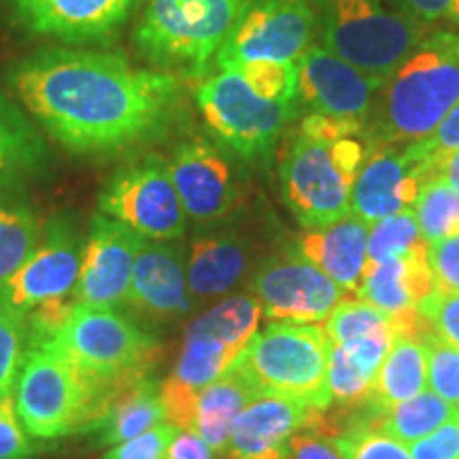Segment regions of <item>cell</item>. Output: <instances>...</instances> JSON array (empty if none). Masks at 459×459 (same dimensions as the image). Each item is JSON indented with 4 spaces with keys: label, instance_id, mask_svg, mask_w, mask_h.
<instances>
[{
    "label": "cell",
    "instance_id": "obj_1",
    "mask_svg": "<svg viewBox=\"0 0 459 459\" xmlns=\"http://www.w3.org/2000/svg\"><path fill=\"white\" fill-rule=\"evenodd\" d=\"M17 99L68 152L117 156L164 134L181 111V77L108 51L51 49L17 62Z\"/></svg>",
    "mask_w": 459,
    "mask_h": 459
},
{
    "label": "cell",
    "instance_id": "obj_2",
    "mask_svg": "<svg viewBox=\"0 0 459 459\" xmlns=\"http://www.w3.org/2000/svg\"><path fill=\"white\" fill-rule=\"evenodd\" d=\"M375 143L368 126L308 113L287 143L279 179L285 204L307 230L351 213L355 177Z\"/></svg>",
    "mask_w": 459,
    "mask_h": 459
},
{
    "label": "cell",
    "instance_id": "obj_3",
    "mask_svg": "<svg viewBox=\"0 0 459 459\" xmlns=\"http://www.w3.org/2000/svg\"><path fill=\"white\" fill-rule=\"evenodd\" d=\"M459 102V34L423 39L378 91L368 128L375 145L426 139Z\"/></svg>",
    "mask_w": 459,
    "mask_h": 459
},
{
    "label": "cell",
    "instance_id": "obj_4",
    "mask_svg": "<svg viewBox=\"0 0 459 459\" xmlns=\"http://www.w3.org/2000/svg\"><path fill=\"white\" fill-rule=\"evenodd\" d=\"M126 389L85 375L49 344H37L26 349L13 400L34 440H60L96 432Z\"/></svg>",
    "mask_w": 459,
    "mask_h": 459
},
{
    "label": "cell",
    "instance_id": "obj_5",
    "mask_svg": "<svg viewBox=\"0 0 459 459\" xmlns=\"http://www.w3.org/2000/svg\"><path fill=\"white\" fill-rule=\"evenodd\" d=\"M247 0H147L134 43L160 71L198 79L237 24Z\"/></svg>",
    "mask_w": 459,
    "mask_h": 459
},
{
    "label": "cell",
    "instance_id": "obj_6",
    "mask_svg": "<svg viewBox=\"0 0 459 459\" xmlns=\"http://www.w3.org/2000/svg\"><path fill=\"white\" fill-rule=\"evenodd\" d=\"M321 45L359 71L389 77L426 39V26L383 0H308Z\"/></svg>",
    "mask_w": 459,
    "mask_h": 459
},
{
    "label": "cell",
    "instance_id": "obj_7",
    "mask_svg": "<svg viewBox=\"0 0 459 459\" xmlns=\"http://www.w3.org/2000/svg\"><path fill=\"white\" fill-rule=\"evenodd\" d=\"M330 338L315 324H273L257 332L237 368L260 395L300 400L324 412L330 406Z\"/></svg>",
    "mask_w": 459,
    "mask_h": 459
},
{
    "label": "cell",
    "instance_id": "obj_8",
    "mask_svg": "<svg viewBox=\"0 0 459 459\" xmlns=\"http://www.w3.org/2000/svg\"><path fill=\"white\" fill-rule=\"evenodd\" d=\"M49 347L71 359L85 375L115 387H132L149 378L158 364L160 344L119 308L74 304Z\"/></svg>",
    "mask_w": 459,
    "mask_h": 459
},
{
    "label": "cell",
    "instance_id": "obj_9",
    "mask_svg": "<svg viewBox=\"0 0 459 459\" xmlns=\"http://www.w3.org/2000/svg\"><path fill=\"white\" fill-rule=\"evenodd\" d=\"M194 99L217 139L245 160L268 156L298 111V100L262 99L237 71H220L203 79Z\"/></svg>",
    "mask_w": 459,
    "mask_h": 459
},
{
    "label": "cell",
    "instance_id": "obj_10",
    "mask_svg": "<svg viewBox=\"0 0 459 459\" xmlns=\"http://www.w3.org/2000/svg\"><path fill=\"white\" fill-rule=\"evenodd\" d=\"M99 211L136 237L172 243L186 234L187 215L172 183L169 160L158 153L130 160L105 183Z\"/></svg>",
    "mask_w": 459,
    "mask_h": 459
},
{
    "label": "cell",
    "instance_id": "obj_11",
    "mask_svg": "<svg viewBox=\"0 0 459 459\" xmlns=\"http://www.w3.org/2000/svg\"><path fill=\"white\" fill-rule=\"evenodd\" d=\"M260 317V300L251 294L228 296L204 311L186 330L172 381L194 394L203 392L237 364L257 334Z\"/></svg>",
    "mask_w": 459,
    "mask_h": 459
},
{
    "label": "cell",
    "instance_id": "obj_12",
    "mask_svg": "<svg viewBox=\"0 0 459 459\" xmlns=\"http://www.w3.org/2000/svg\"><path fill=\"white\" fill-rule=\"evenodd\" d=\"M315 15L308 0H247L215 56L220 71L247 65H298L311 48Z\"/></svg>",
    "mask_w": 459,
    "mask_h": 459
},
{
    "label": "cell",
    "instance_id": "obj_13",
    "mask_svg": "<svg viewBox=\"0 0 459 459\" xmlns=\"http://www.w3.org/2000/svg\"><path fill=\"white\" fill-rule=\"evenodd\" d=\"M85 240L66 217H56L32 254L0 283V311L22 319L32 308L57 298H71L82 271Z\"/></svg>",
    "mask_w": 459,
    "mask_h": 459
},
{
    "label": "cell",
    "instance_id": "obj_14",
    "mask_svg": "<svg viewBox=\"0 0 459 459\" xmlns=\"http://www.w3.org/2000/svg\"><path fill=\"white\" fill-rule=\"evenodd\" d=\"M385 77L359 71L321 43H311L298 62V99L311 113L366 124Z\"/></svg>",
    "mask_w": 459,
    "mask_h": 459
},
{
    "label": "cell",
    "instance_id": "obj_15",
    "mask_svg": "<svg viewBox=\"0 0 459 459\" xmlns=\"http://www.w3.org/2000/svg\"><path fill=\"white\" fill-rule=\"evenodd\" d=\"M254 296L271 321L302 325L328 319L344 290L307 257L290 255L264 264L255 274Z\"/></svg>",
    "mask_w": 459,
    "mask_h": 459
},
{
    "label": "cell",
    "instance_id": "obj_16",
    "mask_svg": "<svg viewBox=\"0 0 459 459\" xmlns=\"http://www.w3.org/2000/svg\"><path fill=\"white\" fill-rule=\"evenodd\" d=\"M169 169L189 220L213 223L240 203V183L226 153L204 136L181 141L172 149Z\"/></svg>",
    "mask_w": 459,
    "mask_h": 459
},
{
    "label": "cell",
    "instance_id": "obj_17",
    "mask_svg": "<svg viewBox=\"0 0 459 459\" xmlns=\"http://www.w3.org/2000/svg\"><path fill=\"white\" fill-rule=\"evenodd\" d=\"M136 245L139 237L130 228L99 211L85 237L73 300L102 308L128 307Z\"/></svg>",
    "mask_w": 459,
    "mask_h": 459
},
{
    "label": "cell",
    "instance_id": "obj_18",
    "mask_svg": "<svg viewBox=\"0 0 459 459\" xmlns=\"http://www.w3.org/2000/svg\"><path fill=\"white\" fill-rule=\"evenodd\" d=\"M11 4L17 22L34 37L85 45L111 41L141 0H11Z\"/></svg>",
    "mask_w": 459,
    "mask_h": 459
},
{
    "label": "cell",
    "instance_id": "obj_19",
    "mask_svg": "<svg viewBox=\"0 0 459 459\" xmlns=\"http://www.w3.org/2000/svg\"><path fill=\"white\" fill-rule=\"evenodd\" d=\"M428 177L429 166L409 145L402 152L394 145H372L355 177L351 213L370 226L400 211H409Z\"/></svg>",
    "mask_w": 459,
    "mask_h": 459
},
{
    "label": "cell",
    "instance_id": "obj_20",
    "mask_svg": "<svg viewBox=\"0 0 459 459\" xmlns=\"http://www.w3.org/2000/svg\"><path fill=\"white\" fill-rule=\"evenodd\" d=\"M321 411L300 400L262 395L245 406L232 423L228 459H287L291 438L317 423Z\"/></svg>",
    "mask_w": 459,
    "mask_h": 459
},
{
    "label": "cell",
    "instance_id": "obj_21",
    "mask_svg": "<svg viewBox=\"0 0 459 459\" xmlns=\"http://www.w3.org/2000/svg\"><path fill=\"white\" fill-rule=\"evenodd\" d=\"M128 307L156 319L179 317L189 311L186 264L177 247L139 237Z\"/></svg>",
    "mask_w": 459,
    "mask_h": 459
},
{
    "label": "cell",
    "instance_id": "obj_22",
    "mask_svg": "<svg viewBox=\"0 0 459 459\" xmlns=\"http://www.w3.org/2000/svg\"><path fill=\"white\" fill-rule=\"evenodd\" d=\"M428 254L429 243H423L398 260L366 266L358 296L394 319L417 313L419 304L436 291Z\"/></svg>",
    "mask_w": 459,
    "mask_h": 459
},
{
    "label": "cell",
    "instance_id": "obj_23",
    "mask_svg": "<svg viewBox=\"0 0 459 459\" xmlns=\"http://www.w3.org/2000/svg\"><path fill=\"white\" fill-rule=\"evenodd\" d=\"M368 223L349 213L330 226L308 230L300 238V255L344 291L358 294L368 255Z\"/></svg>",
    "mask_w": 459,
    "mask_h": 459
},
{
    "label": "cell",
    "instance_id": "obj_24",
    "mask_svg": "<svg viewBox=\"0 0 459 459\" xmlns=\"http://www.w3.org/2000/svg\"><path fill=\"white\" fill-rule=\"evenodd\" d=\"M251 251L238 234H198L189 243L186 277L192 302L211 300L232 291L249 271Z\"/></svg>",
    "mask_w": 459,
    "mask_h": 459
},
{
    "label": "cell",
    "instance_id": "obj_25",
    "mask_svg": "<svg viewBox=\"0 0 459 459\" xmlns=\"http://www.w3.org/2000/svg\"><path fill=\"white\" fill-rule=\"evenodd\" d=\"M48 164V147L34 126L0 96V198L15 196Z\"/></svg>",
    "mask_w": 459,
    "mask_h": 459
},
{
    "label": "cell",
    "instance_id": "obj_26",
    "mask_svg": "<svg viewBox=\"0 0 459 459\" xmlns=\"http://www.w3.org/2000/svg\"><path fill=\"white\" fill-rule=\"evenodd\" d=\"M255 398H262V395L255 392L249 378L237 366H232L226 375H221L198 394L194 432L213 449V453L223 451L228 446L232 423Z\"/></svg>",
    "mask_w": 459,
    "mask_h": 459
},
{
    "label": "cell",
    "instance_id": "obj_27",
    "mask_svg": "<svg viewBox=\"0 0 459 459\" xmlns=\"http://www.w3.org/2000/svg\"><path fill=\"white\" fill-rule=\"evenodd\" d=\"M428 358L429 349L426 338L395 336L394 347L383 359L377 372L375 385L368 402L377 409L398 404L428 387Z\"/></svg>",
    "mask_w": 459,
    "mask_h": 459
},
{
    "label": "cell",
    "instance_id": "obj_28",
    "mask_svg": "<svg viewBox=\"0 0 459 459\" xmlns=\"http://www.w3.org/2000/svg\"><path fill=\"white\" fill-rule=\"evenodd\" d=\"M166 421V412L160 395V383L152 377L132 385L115 400L102 426L96 429L99 445L115 446L126 440L149 432Z\"/></svg>",
    "mask_w": 459,
    "mask_h": 459
},
{
    "label": "cell",
    "instance_id": "obj_29",
    "mask_svg": "<svg viewBox=\"0 0 459 459\" xmlns=\"http://www.w3.org/2000/svg\"><path fill=\"white\" fill-rule=\"evenodd\" d=\"M370 421L358 428L378 429V432L394 436L400 443L411 446L443 426L457 409H453L449 402L436 395L432 389L429 392L426 389V392L417 394L415 398L385 406V409H377L375 404H370Z\"/></svg>",
    "mask_w": 459,
    "mask_h": 459
},
{
    "label": "cell",
    "instance_id": "obj_30",
    "mask_svg": "<svg viewBox=\"0 0 459 459\" xmlns=\"http://www.w3.org/2000/svg\"><path fill=\"white\" fill-rule=\"evenodd\" d=\"M43 234L30 206L13 196L0 198V283L24 264Z\"/></svg>",
    "mask_w": 459,
    "mask_h": 459
},
{
    "label": "cell",
    "instance_id": "obj_31",
    "mask_svg": "<svg viewBox=\"0 0 459 459\" xmlns=\"http://www.w3.org/2000/svg\"><path fill=\"white\" fill-rule=\"evenodd\" d=\"M426 243H438L459 234V192L440 177H428L412 204Z\"/></svg>",
    "mask_w": 459,
    "mask_h": 459
},
{
    "label": "cell",
    "instance_id": "obj_32",
    "mask_svg": "<svg viewBox=\"0 0 459 459\" xmlns=\"http://www.w3.org/2000/svg\"><path fill=\"white\" fill-rule=\"evenodd\" d=\"M394 317L377 308L375 304L361 298H342L334 311L325 319V334L332 344L353 347L366 338L378 334L381 330L392 328Z\"/></svg>",
    "mask_w": 459,
    "mask_h": 459
},
{
    "label": "cell",
    "instance_id": "obj_33",
    "mask_svg": "<svg viewBox=\"0 0 459 459\" xmlns=\"http://www.w3.org/2000/svg\"><path fill=\"white\" fill-rule=\"evenodd\" d=\"M423 243H426V238L421 237V230H419L412 209L400 211V213L372 223V230L368 232L366 266L398 260V257L409 255L411 251H415Z\"/></svg>",
    "mask_w": 459,
    "mask_h": 459
},
{
    "label": "cell",
    "instance_id": "obj_34",
    "mask_svg": "<svg viewBox=\"0 0 459 459\" xmlns=\"http://www.w3.org/2000/svg\"><path fill=\"white\" fill-rule=\"evenodd\" d=\"M330 443L344 459H412L404 443L372 428H353Z\"/></svg>",
    "mask_w": 459,
    "mask_h": 459
},
{
    "label": "cell",
    "instance_id": "obj_35",
    "mask_svg": "<svg viewBox=\"0 0 459 459\" xmlns=\"http://www.w3.org/2000/svg\"><path fill=\"white\" fill-rule=\"evenodd\" d=\"M372 385H375V378L366 375L342 347L332 344L328 361V387L332 400L351 402V404L368 400Z\"/></svg>",
    "mask_w": 459,
    "mask_h": 459
},
{
    "label": "cell",
    "instance_id": "obj_36",
    "mask_svg": "<svg viewBox=\"0 0 459 459\" xmlns=\"http://www.w3.org/2000/svg\"><path fill=\"white\" fill-rule=\"evenodd\" d=\"M245 82L254 88L262 99L274 102H294L298 99V65H247L237 68Z\"/></svg>",
    "mask_w": 459,
    "mask_h": 459
},
{
    "label": "cell",
    "instance_id": "obj_37",
    "mask_svg": "<svg viewBox=\"0 0 459 459\" xmlns=\"http://www.w3.org/2000/svg\"><path fill=\"white\" fill-rule=\"evenodd\" d=\"M428 358V385L436 395L459 409V351L436 336H426Z\"/></svg>",
    "mask_w": 459,
    "mask_h": 459
},
{
    "label": "cell",
    "instance_id": "obj_38",
    "mask_svg": "<svg viewBox=\"0 0 459 459\" xmlns=\"http://www.w3.org/2000/svg\"><path fill=\"white\" fill-rule=\"evenodd\" d=\"M24 353L26 336L22 321L0 311V395H13Z\"/></svg>",
    "mask_w": 459,
    "mask_h": 459
},
{
    "label": "cell",
    "instance_id": "obj_39",
    "mask_svg": "<svg viewBox=\"0 0 459 459\" xmlns=\"http://www.w3.org/2000/svg\"><path fill=\"white\" fill-rule=\"evenodd\" d=\"M419 315L426 321L428 336H436L459 351V294L434 291L419 304Z\"/></svg>",
    "mask_w": 459,
    "mask_h": 459
},
{
    "label": "cell",
    "instance_id": "obj_40",
    "mask_svg": "<svg viewBox=\"0 0 459 459\" xmlns=\"http://www.w3.org/2000/svg\"><path fill=\"white\" fill-rule=\"evenodd\" d=\"M177 434H179V429L164 421L149 432L136 436V438L111 446L102 459H166Z\"/></svg>",
    "mask_w": 459,
    "mask_h": 459
},
{
    "label": "cell",
    "instance_id": "obj_41",
    "mask_svg": "<svg viewBox=\"0 0 459 459\" xmlns=\"http://www.w3.org/2000/svg\"><path fill=\"white\" fill-rule=\"evenodd\" d=\"M39 446L22 426L13 395H0V457H34Z\"/></svg>",
    "mask_w": 459,
    "mask_h": 459
},
{
    "label": "cell",
    "instance_id": "obj_42",
    "mask_svg": "<svg viewBox=\"0 0 459 459\" xmlns=\"http://www.w3.org/2000/svg\"><path fill=\"white\" fill-rule=\"evenodd\" d=\"M434 287L440 294H459V234L429 245Z\"/></svg>",
    "mask_w": 459,
    "mask_h": 459
},
{
    "label": "cell",
    "instance_id": "obj_43",
    "mask_svg": "<svg viewBox=\"0 0 459 459\" xmlns=\"http://www.w3.org/2000/svg\"><path fill=\"white\" fill-rule=\"evenodd\" d=\"M409 149L428 166H432L436 158L457 152L459 149V102L445 115V119L436 126L432 134L421 141L411 143Z\"/></svg>",
    "mask_w": 459,
    "mask_h": 459
},
{
    "label": "cell",
    "instance_id": "obj_44",
    "mask_svg": "<svg viewBox=\"0 0 459 459\" xmlns=\"http://www.w3.org/2000/svg\"><path fill=\"white\" fill-rule=\"evenodd\" d=\"M412 459H459V409L426 438L411 445Z\"/></svg>",
    "mask_w": 459,
    "mask_h": 459
},
{
    "label": "cell",
    "instance_id": "obj_45",
    "mask_svg": "<svg viewBox=\"0 0 459 459\" xmlns=\"http://www.w3.org/2000/svg\"><path fill=\"white\" fill-rule=\"evenodd\" d=\"M400 13L428 26L453 13V0H394Z\"/></svg>",
    "mask_w": 459,
    "mask_h": 459
},
{
    "label": "cell",
    "instance_id": "obj_46",
    "mask_svg": "<svg viewBox=\"0 0 459 459\" xmlns=\"http://www.w3.org/2000/svg\"><path fill=\"white\" fill-rule=\"evenodd\" d=\"M287 459H344L341 453L334 449L330 440H321L317 436H308L298 432L291 438L290 457Z\"/></svg>",
    "mask_w": 459,
    "mask_h": 459
},
{
    "label": "cell",
    "instance_id": "obj_47",
    "mask_svg": "<svg viewBox=\"0 0 459 459\" xmlns=\"http://www.w3.org/2000/svg\"><path fill=\"white\" fill-rule=\"evenodd\" d=\"M166 459H213V449L196 432L179 429V434L172 440Z\"/></svg>",
    "mask_w": 459,
    "mask_h": 459
},
{
    "label": "cell",
    "instance_id": "obj_48",
    "mask_svg": "<svg viewBox=\"0 0 459 459\" xmlns=\"http://www.w3.org/2000/svg\"><path fill=\"white\" fill-rule=\"evenodd\" d=\"M429 177H440L449 186L459 192V149L446 156L436 158L432 166H429Z\"/></svg>",
    "mask_w": 459,
    "mask_h": 459
},
{
    "label": "cell",
    "instance_id": "obj_49",
    "mask_svg": "<svg viewBox=\"0 0 459 459\" xmlns=\"http://www.w3.org/2000/svg\"><path fill=\"white\" fill-rule=\"evenodd\" d=\"M451 15L455 17V20H459V0H453V13Z\"/></svg>",
    "mask_w": 459,
    "mask_h": 459
},
{
    "label": "cell",
    "instance_id": "obj_50",
    "mask_svg": "<svg viewBox=\"0 0 459 459\" xmlns=\"http://www.w3.org/2000/svg\"><path fill=\"white\" fill-rule=\"evenodd\" d=\"M0 459H34V457H0Z\"/></svg>",
    "mask_w": 459,
    "mask_h": 459
}]
</instances>
